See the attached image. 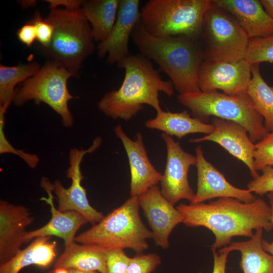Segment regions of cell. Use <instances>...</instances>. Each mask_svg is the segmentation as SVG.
Instances as JSON below:
<instances>
[{
    "label": "cell",
    "instance_id": "36",
    "mask_svg": "<svg viewBox=\"0 0 273 273\" xmlns=\"http://www.w3.org/2000/svg\"><path fill=\"white\" fill-rule=\"evenodd\" d=\"M230 252L224 247L217 252L213 251V267L212 273H225L228 256Z\"/></svg>",
    "mask_w": 273,
    "mask_h": 273
},
{
    "label": "cell",
    "instance_id": "41",
    "mask_svg": "<svg viewBox=\"0 0 273 273\" xmlns=\"http://www.w3.org/2000/svg\"><path fill=\"white\" fill-rule=\"evenodd\" d=\"M25 2H24V1H22V2H21V6L22 7H25V8H28L29 7H31V6H34L35 3H36V1H25Z\"/></svg>",
    "mask_w": 273,
    "mask_h": 273
},
{
    "label": "cell",
    "instance_id": "27",
    "mask_svg": "<svg viewBox=\"0 0 273 273\" xmlns=\"http://www.w3.org/2000/svg\"><path fill=\"white\" fill-rule=\"evenodd\" d=\"M36 62L20 63L14 66L0 65V106L8 109L13 102L18 83L34 76L40 68Z\"/></svg>",
    "mask_w": 273,
    "mask_h": 273
},
{
    "label": "cell",
    "instance_id": "21",
    "mask_svg": "<svg viewBox=\"0 0 273 273\" xmlns=\"http://www.w3.org/2000/svg\"><path fill=\"white\" fill-rule=\"evenodd\" d=\"M145 125L147 128L161 131L178 139L191 133L209 134L214 129L212 124L192 117L187 110L171 112L162 110L156 112L154 118L146 120Z\"/></svg>",
    "mask_w": 273,
    "mask_h": 273
},
{
    "label": "cell",
    "instance_id": "8",
    "mask_svg": "<svg viewBox=\"0 0 273 273\" xmlns=\"http://www.w3.org/2000/svg\"><path fill=\"white\" fill-rule=\"evenodd\" d=\"M72 76L59 64L48 60L34 76L16 89L13 103L17 106L30 101L36 104L44 103L60 116L64 127H71L74 119L68 102L75 97L69 93L67 82Z\"/></svg>",
    "mask_w": 273,
    "mask_h": 273
},
{
    "label": "cell",
    "instance_id": "32",
    "mask_svg": "<svg viewBox=\"0 0 273 273\" xmlns=\"http://www.w3.org/2000/svg\"><path fill=\"white\" fill-rule=\"evenodd\" d=\"M261 171L262 174L249 181L247 188L252 193L262 196L273 192V166H267Z\"/></svg>",
    "mask_w": 273,
    "mask_h": 273
},
{
    "label": "cell",
    "instance_id": "16",
    "mask_svg": "<svg viewBox=\"0 0 273 273\" xmlns=\"http://www.w3.org/2000/svg\"><path fill=\"white\" fill-rule=\"evenodd\" d=\"M211 124L214 127L211 133L203 137L190 139L189 142H215L242 161L249 168L253 178L258 176L259 174L254 165L255 144L250 140L246 128L236 122L216 117H212Z\"/></svg>",
    "mask_w": 273,
    "mask_h": 273
},
{
    "label": "cell",
    "instance_id": "3",
    "mask_svg": "<svg viewBox=\"0 0 273 273\" xmlns=\"http://www.w3.org/2000/svg\"><path fill=\"white\" fill-rule=\"evenodd\" d=\"M131 37L140 54L157 64L179 94L201 91L198 75L204 60L201 38L186 35L155 37L146 31L140 20Z\"/></svg>",
    "mask_w": 273,
    "mask_h": 273
},
{
    "label": "cell",
    "instance_id": "7",
    "mask_svg": "<svg viewBox=\"0 0 273 273\" xmlns=\"http://www.w3.org/2000/svg\"><path fill=\"white\" fill-rule=\"evenodd\" d=\"M210 0H150L141 8V23L155 37L186 35L201 38Z\"/></svg>",
    "mask_w": 273,
    "mask_h": 273
},
{
    "label": "cell",
    "instance_id": "19",
    "mask_svg": "<svg viewBox=\"0 0 273 273\" xmlns=\"http://www.w3.org/2000/svg\"><path fill=\"white\" fill-rule=\"evenodd\" d=\"M40 186L48 194V197H42L50 207L51 218L43 226L28 232L24 239V243L39 237L56 236L64 241L65 246L75 242V235L78 230L88 223L86 219L76 211L62 212L56 209L54 203L53 184L45 177H42Z\"/></svg>",
    "mask_w": 273,
    "mask_h": 273
},
{
    "label": "cell",
    "instance_id": "38",
    "mask_svg": "<svg viewBox=\"0 0 273 273\" xmlns=\"http://www.w3.org/2000/svg\"><path fill=\"white\" fill-rule=\"evenodd\" d=\"M267 198L269 200V205L271 209L272 217L271 221L273 224V192L267 194ZM262 245L263 249L268 253L273 256V241L271 243H269L264 239H262Z\"/></svg>",
    "mask_w": 273,
    "mask_h": 273
},
{
    "label": "cell",
    "instance_id": "34",
    "mask_svg": "<svg viewBox=\"0 0 273 273\" xmlns=\"http://www.w3.org/2000/svg\"><path fill=\"white\" fill-rule=\"evenodd\" d=\"M31 21L35 26L36 40L42 47V49L48 48L51 44L53 36V25L45 18H42L39 11L35 13Z\"/></svg>",
    "mask_w": 273,
    "mask_h": 273
},
{
    "label": "cell",
    "instance_id": "28",
    "mask_svg": "<svg viewBox=\"0 0 273 273\" xmlns=\"http://www.w3.org/2000/svg\"><path fill=\"white\" fill-rule=\"evenodd\" d=\"M245 59L251 64L273 63V35L250 38Z\"/></svg>",
    "mask_w": 273,
    "mask_h": 273
},
{
    "label": "cell",
    "instance_id": "9",
    "mask_svg": "<svg viewBox=\"0 0 273 273\" xmlns=\"http://www.w3.org/2000/svg\"><path fill=\"white\" fill-rule=\"evenodd\" d=\"M201 39L205 60L245 59L249 38L235 18L212 1L204 16Z\"/></svg>",
    "mask_w": 273,
    "mask_h": 273
},
{
    "label": "cell",
    "instance_id": "40",
    "mask_svg": "<svg viewBox=\"0 0 273 273\" xmlns=\"http://www.w3.org/2000/svg\"><path fill=\"white\" fill-rule=\"evenodd\" d=\"M260 2L266 12L273 19V0H261Z\"/></svg>",
    "mask_w": 273,
    "mask_h": 273
},
{
    "label": "cell",
    "instance_id": "35",
    "mask_svg": "<svg viewBox=\"0 0 273 273\" xmlns=\"http://www.w3.org/2000/svg\"><path fill=\"white\" fill-rule=\"evenodd\" d=\"M18 39L28 47H31L36 40V31L34 24L30 20L23 24L17 31Z\"/></svg>",
    "mask_w": 273,
    "mask_h": 273
},
{
    "label": "cell",
    "instance_id": "39",
    "mask_svg": "<svg viewBox=\"0 0 273 273\" xmlns=\"http://www.w3.org/2000/svg\"><path fill=\"white\" fill-rule=\"evenodd\" d=\"M46 273H99L97 271H87L75 268H57Z\"/></svg>",
    "mask_w": 273,
    "mask_h": 273
},
{
    "label": "cell",
    "instance_id": "17",
    "mask_svg": "<svg viewBox=\"0 0 273 273\" xmlns=\"http://www.w3.org/2000/svg\"><path fill=\"white\" fill-rule=\"evenodd\" d=\"M195 152L197 188L192 203L222 197L234 198L250 203L257 198L248 189H239L231 184L224 175L205 158L201 146L196 147Z\"/></svg>",
    "mask_w": 273,
    "mask_h": 273
},
{
    "label": "cell",
    "instance_id": "15",
    "mask_svg": "<svg viewBox=\"0 0 273 273\" xmlns=\"http://www.w3.org/2000/svg\"><path fill=\"white\" fill-rule=\"evenodd\" d=\"M140 4L139 0H120L117 19L112 31L97 47L99 57L107 55L108 64H117L131 54L129 40L140 20Z\"/></svg>",
    "mask_w": 273,
    "mask_h": 273
},
{
    "label": "cell",
    "instance_id": "25",
    "mask_svg": "<svg viewBox=\"0 0 273 273\" xmlns=\"http://www.w3.org/2000/svg\"><path fill=\"white\" fill-rule=\"evenodd\" d=\"M120 0L83 1L81 11L89 23L93 38L101 42L107 38L115 23Z\"/></svg>",
    "mask_w": 273,
    "mask_h": 273
},
{
    "label": "cell",
    "instance_id": "11",
    "mask_svg": "<svg viewBox=\"0 0 273 273\" xmlns=\"http://www.w3.org/2000/svg\"><path fill=\"white\" fill-rule=\"evenodd\" d=\"M161 136L167 150L165 168L160 181L161 194L173 205L182 199L192 203L195 193L189 183L188 173L191 166L197 163L196 156L184 151L172 136L164 133Z\"/></svg>",
    "mask_w": 273,
    "mask_h": 273
},
{
    "label": "cell",
    "instance_id": "18",
    "mask_svg": "<svg viewBox=\"0 0 273 273\" xmlns=\"http://www.w3.org/2000/svg\"><path fill=\"white\" fill-rule=\"evenodd\" d=\"M33 220L25 206L0 200V264L9 261L21 250L28 232L26 228Z\"/></svg>",
    "mask_w": 273,
    "mask_h": 273
},
{
    "label": "cell",
    "instance_id": "5",
    "mask_svg": "<svg viewBox=\"0 0 273 273\" xmlns=\"http://www.w3.org/2000/svg\"><path fill=\"white\" fill-rule=\"evenodd\" d=\"M138 197H130L99 222L75 238L81 244H92L112 249H130L141 254L149 248L147 240L152 232L139 214Z\"/></svg>",
    "mask_w": 273,
    "mask_h": 273
},
{
    "label": "cell",
    "instance_id": "31",
    "mask_svg": "<svg viewBox=\"0 0 273 273\" xmlns=\"http://www.w3.org/2000/svg\"><path fill=\"white\" fill-rule=\"evenodd\" d=\"M161 263L157 254H138L131 258L127 273H151Z\"/></svg>",
    "mask_w": 273,
    "mask_h": 273
},
{
    "label": "cell",
    "instance_id": "33",
    "mask_svg": "<svg viewBox=\"0 0 273 273\" xmlns=\"http://www.w3.org/2000/svg\"><path fill=\"white\" fill-rule=\"evenodd\" d=\"M124 250H107L106 264L108 273H127L131 260Z\"/></svg>",
    "mask_w": 273,
    "mask_h": 273
},
{
    "label": "cell",
    "instance_id": "4",
    "mask_svg": "<svg viewBox=\"0 0 273 273\" xmlns=\"http://www.w3.org/2000/svg\"><path fill=\"white\" fill-rule=\"evenodd\" d=\"M54 28L50 46L42 49L48 60L55 62L73 76L95 49L91 27L80 8H55L45 18Z\"/></svg>",
    "mask_w": 273,
    "mask_h": 273
},
{
    "label": "cell",
    "instance_id": "26",
    "mask_svg": "<svg viewBox=\"0 0 273 273\" xmlns=\"http://www.w3.org/2000/svg\"><path fill=\"white\" fill-rule=\"evenodd\" d=\"M251 74L246 93L255 110L263 117L264 127L268 133L273 130V86L269 85L262 77L259 64H252Z\"/></svg>",
    "mask_w": 273,
    "mask_h": 273
},
{
    "label": "cell",
    "instance_id": "12",
    "mask_svg": "<svg viewBox=\"0 0 273 273\" xmlns=\"http://www.w3.org/2000/svg\"><path fill=\"white\" fill-rule=\"evenodd\" d=\"M251 65L245 59L237 62L204 60L199 72L201 91L221 90L229 96L246 92L251 78Z\"/></svg>",
    "mask_w": 273,
    "mask_h": 273
},
{
    "label": "cell",
    "instance_id": "23",
    "mask_svg": "<svg viewBox=\"0 0 273 273\" xmlns=\"http://www.w3.org/2000/svg\"><path fill=\"white\" fill-rule=\"evenodd\" d=\"M51 236L39 237L25 248L20 250L8 262L0 264V273H19L23 268L36 265L42 268L49 266L56 256V241Z\"/></svg>",
    "mask_w": 273,
    "mask_h": 273
},
{
    "label": "cell",
    "instance_id": "13",
    "mask_svg": "<svg viewBox=\"0 0 273 273\" xmlns=\"http://www.w3.org/2000/svg\"><path fill=\"white\" fill-rule=\"evenodd\" d=\"M152 232L155 244L166 249L169 247V238L174 228L183 222L184 217L174 205L162 195L157 186L138 197Z\"/></svg>",
    "mask_w": 273,
    "mask_h": 273
},
{
    "label": "cell",
    "instance_id": "22",
    "mask_svg": "<svg viewBox=\"0 0 273 273\" xmlns=\"http://www.w3.org/2000/svg\"><path fill=\"white\" fill-rule=\"evenodd\" d=\"M106 252L101 247L92 244H78L75 241L65 246L64 251L56 260L54 267L108 273Z\"/></svg>",
    "mask_w": 273,
    "mask_h": 273
},
{
    "label": "cell",
    "instance_id": "30",
    "mask_svg": "<svg viewBox=\"0 0 273 273\" xmlns=\"http://www.w3.org/2000/svg\"><path fill=\"white\" fill-rule=\"evenodd\" d=\"M254 165L256 170L267 166H273V130L255 144Z\"/></svg>",
    "mask_w": 273,
    "mask_h": 273
},
{
    "label": "cell",
    "instance_id": "24",
    "mask_svg": "<svg viewBox=\"0 0 273 273\" xmlns=\"http://www.w3.org/2000/svg\"><path fill=\"white\" fill-rule=\"evenodd\" d=\"M263 231L256 230L247 241L232 242L225 246L230 252H240L239 264L243 273H273V256L262 247Z\"/></svg>",
    "mask_w": 273,
    "mask_h": 273
},
{
    "label": "cell",
    "instance_id": "10",
    "mask_svg": "<svg viewBox=\"0 0 273 273\" xmlns=\"http://www.w3.org/2000/svg\"><path fill=\"white\" fill-rule=\"evenodd\" d=\"M102 142L101 138L98 136L87 149H71L69 153V166L66 171V177L71 180L70 186L65 188L58 179L53 184V191L58 199V209L62 212L76 211L93 225L101 221L105 216L89 203L86 190L81 185L84 177L80 166L84 156L96 150L101 146Z\"/></svg>",
    "mask_w": 273,
    "mask_h": 273
},
{
    "label": "cell",
    "instance_id": "14",
    "mask_svg": "<svg viewBox=\"0 0 273 273\" xmlns=\"http://www.w3.org/2000/svg\"><path fill=\"white\" fill-rule=\"evenodd\" d=\"M114 132L122 142L128 160L130 197H138L151 188L157 186L163 174L151 162L141 132L136 133L134 140L131 139L125 133L121 125H116Z\"/></svg>",
    "mask_w": 273,
    "mask_h": 273
},
{
    "label": "cell",
    "instance_id": "6",
    "mask_svg": "<svg viewBox=\"0 0 273 273\" xmlns=\"http://www.w3.org/2000/svg\"><path fill=\"white\" fill-rule=\"evenodd\" d=\"M177 100L191 111L193 117L203 122H208L210 117H216L243 125L254 144L268 133L263 117L255 110L252 99L246 92L229 96L217 91H200L179 94Z\"/></svg>",
    "mask_w": 273,
    "mask_h": 273
},
{
    "label": "cell",
    "instance_id": "37",
    "mask_svg": "<svg viewBox=\"0 0 273 273\" xmlns=\"http://www.w3.org/2000/svg\"><path fill=\"white\" fill-rule=\"evenodd\" d=\"M83 1L80 0H47L50 9L58 8L59 6H64L68 9H79L81 8Z\"/></svg>",
    "mask_w": 273,
    "mask_h": 273
},
{
    "label": "cell",
    "instance_id": "1",
    "mask_svg": "<svg viewBox=\"0 0 273 273\" xmlns=\"http://www.w3.org/2000/svg\"><path fill=\"white\" fill-rule=\"evenodd\" d=\"M176 208L186 226H204L213 233L215 239L212 251L228 246L234 237L251 238L253 230H273L271 207L260 198L245 203L234 198L222 197L209 203H180Z\"/></svg>",
    "mask_w": 273,
    "mask_h": 273
},
{
    "label": "cell",
    "instance_id": "20",
    "mask_svg": "<svg viewBox=\"0 0 273 273\" xmlns=\"http://www.w3.org/2000/svg\"><path fill=\"white\" fill-rule=\"evenodd\" d=\"M214 4L230 13L250 38L273 35V19L260 1L214 0Z\"/></svg>",
    "mask_w": 273,
    "mask_h": 273
},
{
    "label": "cell",
    "instance_id": "29",
    "mask_svg": "<svg viewBox=\"0 0 273 273\" xmlns=\"http://www.w3.org/2000/svg\"><path fill=\"white\" fill-rule=\"evenodd\" d=\"M7 109L0 107V154L10 153L15 154L21 158L31 168H35L39 158L35 154L27 153L23 150L15 148L7 140L4 132L5 115Z\"/></svg>",
    "mask_w": 273,
    "mask_h": 273
},
{
    "label": "cell",
    "instance_id": "2",
    "mask_svg": "<svg viewBox=\"0 0 273 273\" xmlns=\"http://www.w3.org/2000/svg\"><path fill=\"white\" fill-rule=\"evenodd\" d=\"M117 65L125 72L121 86L107 92L98 103L99 109L106 116L128 121L144 108L145 104L156 112L162 110L160 92L170 97L173 96L172 81L164 80L151 60L142 54H130Z\"/></svg>",
    "mask_w": 273,
    "mask_h": 273
}]
</instances>
